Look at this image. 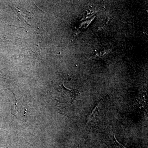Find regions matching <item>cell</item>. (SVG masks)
Segmentation results:
<instances>
[{
    "instance_id": "1",
    "label": "cell",
    "mask_w": 148,
    "mask_h": 148,
    "mask_svg": "<svg viewBox=\"0 0 148 148\" xmlns=\"http://www.w3.org/2000/svg\"><path fill=\"white\" fill-rule=\"evenodd\" d=\"M99 101V102H98V104H97V106H96V107H95V108H94V109H93L92 112H91L88 115V118L87 119V121L86 124H87L89 121H90V120L93 118L94 116L96 115L98 113V109H99V107L101 106V101Z\"/></svg>"
}]
</instances>
